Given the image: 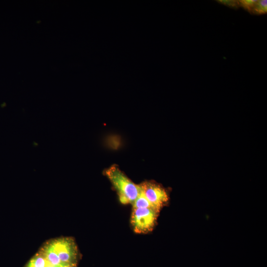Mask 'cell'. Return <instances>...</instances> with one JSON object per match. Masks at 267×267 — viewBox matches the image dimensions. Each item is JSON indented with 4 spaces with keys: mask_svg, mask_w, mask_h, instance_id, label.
Masks as SVG:
<instances>
[{
    "mask_svg": "<svg viewBox=\"0 0 267 267\" xmlns=\"http://www.w3.org/2000/svg\"><path fill=\"white\" fill-rule=\"evenodd\" d=\"M38 252L43 255L50 265L53 266L62 265L57 253L54 250L52 239L45 242Z\"/></svg>",
    "mask_w": 267,
    "mask_h": 267,
    "instance_id": "5",
    "label": "cell"
},
{
    "mask_svg": "<svg viewBox=\"0 0 267 267\" xmlns=\"http://www.w3.org/2000/svg\"><path fill=\"white\" fill-rule=\"evenodd\" d=\"M159 212L152 208H133L131 222L137 233H146L154 228Z\"/></svg>",
    "mask_w": 267,
    "mask_h": 267,
    "instance_id": "3",
    "label": "cell"
},
{
    "mask_svg": "<svg viewBox=\"0 0 267 267\" xmlns=\"http://www.w3.org/2000/svg\"><path fill=\"white\" fill-rule=\"evenodd\" d=\"M60 267H77V266L72 265H61Z\"/></svg>",
    "mask_w": 267,
    "mask_h": 267,
    "instance_id": "10",
    "label": "cell"
},
{
    "mask_svg": "<svg viewBox=\"0 0 267 267\" xmlns=\"http://www.w3.org/2000/svg\"><path fill=\"white\" fill-rule=\"evenodd\" d=\"M61 265H58V266H53L51 265H49L47 267H60Z\"/></svg>",
    "mask_w": 267,
    "mask_h": 267,
    "instance_id": "11",
    "label": "cell"
},
{
    "mask_svg": "<svg viewBox=\"0 0 267 267\" xmlns=\"http://www.w3.org/2000/svg\"><path fill=\"white\" fill-rule=\"evenodd\" d=\"M140 189V188H139ZM133 208H152V207L142 192L139 191V194L133 203Z\"/></svg>",
    "mask_w": 267,
    "mask_h": 267,
    "instance_id": "7",
    "label": "cell"
},
{
    "mask_svg": "<svg viewBox=\"0 0 267 267\" xmlns=\"http://www.w3.org/2000/svg\"><path fill=\"white\" fill-rule=\"evenodd\" d=\"M105 174L117 191L120 201L133 204L139 194V185L134 183L116 165L106 169Z\"/></svg>",
    "mask_w": 267,
    "mask_h": 267,
    "instance_id": "1",
    "label": "cell"
},
{
    "mask_svg": "<svg viewBox=\"0 0 267 267\" xmlns=\"http://www.w3.org/2000/svg\"><path fill=\"white\" fill-rule=\"evenodd\" d=\"M267 0H256L250 12L256 14H262L267 13Z\"/></svg>",
    "mask_w": 267,
    "mask_h": 267,
    "instance_id": "8",
    "label": "cell"
},
{
    "mask_svg": "<svg viewBox=\"0 0 267 267\" xmlns=\"http://www.w3.org/2000/svg\"><path fill=\"white\" fill-rule=\"evenodd\" d=\"M52 240L54 250L62 265L77 266L80 256L74 239L71 237H62Z\"/></svg>",
    "mask_w": 267,
    "mask_h": 267,
    "instance_id": "2",
    "label": "cell"
},
{
    "mask_svg": "<svg viewBox=\"0 0 267 267\" xmlns=\"http://www.w3.org/2000/svg\"><path fill=\"white\" fill-rule=\"evenodd\" d=\"M50 265L45 258L38 252L27 263L25 267H47Z\"/></svg>",
    "mask_w": 267,
    "mask_h": 267,
    "instance_id": "6",
    "label": "cell"
},
{
    "mask_svg": "<svg viewBox=\"0 0 267 267\" xmlns=\"http://www.w3.org/2000/svg\"><path fill=\"white\" fill-rule=\"evenodd\" d=\"M140 191L149 202L152 208L159 212L166 205L169 196L161 185L150 181H145L139 185Z\"/></svg>",
    "mask_w": 267,
    "mask_h": 267,
    "instance_id": "4",
    "label": "cell"
},
{
    "mask_svg": "<svg viewBox=\"0 0 267 267\" xmlns=\"http://www.w3.org/2000/svg\"><path fill=\"white\" fill-rule=\"evenodd\" d=\"M218 1L233 8H237L240 6L239 1L237 0H218Z\"/></svg>",
    "mask_w": 267,
    "mask_h": 267,
    "instance_id": "9",
    "label": "cell"
}]
</instances>
